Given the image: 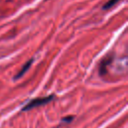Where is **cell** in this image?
Listing matches in <instances>:
<instances>
[{
  "mask_svg": "<svg viewBox=\"0 0 128 128\" xmlns=\"http://www.w3.org/2000/svg\"><path fill=\"white\" fill-rule=\"evenodd\" d=\"M120 0H109L106 4H104L103 5V7H102V9L103 10H107V9H110V8H112L115 4H117L118 2H119Z\"/></svg>",
  "mask_w": 128,
  "mask_h": 128,
  "instance_id": "277c9868",
  "label": "cell"
},
{
  "mask_svg": "<svg viewBox=\"0 0 128 128\" xmlns=\"http://www.w3.org/2000/svg\"><path fill=\"white\" fill-rule=\"evenodd\" d=\"M53 99H54V95H49V96H45V97H38V98L32 99L31 101H29V102L22 108V110H23V111H27V110L36 108V107H38V106L45 105V104L49 103L50 101H52Z\"/></svg>",
  "mask_w": 128,
  "mask_h": 128,
  "instance_id": "6da1fadb",
  "label": "cell"
},
{
  "mask_svg": "<svg viewBox=\"0 0 128 128\" xmlns=\"http://www.w3.org/2000/svg\"><path fill=\"white\" fill-rule=\"evenodd\" d=\"M33 61H34V59H30V60H28L23 66H22V68L19 70V72L14 76V80H17V79H19V78H21L28 70H29V68L31 67V65H32V63H33Z\"/></svg>",
  "mask_w": 128,
  "mask_h": 128,
  "instance_id": "3957f363",
  "label": "cell"
},
{
  "mask_svg": "<svg viewBox=\"0 0 128 128\" xmlns=\"http://www.w3.org/2000/svg\"><path fill=\"white\" fill-rule=\"evenodd\" d=\"M113 58H114L113 54L110 53L101 60L100 65H99V74H100V76H104L107 73V67L109 66V64H111V62L113 61Z\"/></svg>",
  "mask_w": 128,
  "mask_h": 128,
  "instance_id": "7a4b0ae2",
  "label": "cell"
},
{
  "mask_svg": "<svg viewBox=\"0 0 128 128\" xmlns=\"http://www.w3.org/2000/svg\"><path fill=\"white\" fill-rule=\"evenodd\" d=\"M72 118H73V117L70 116V117H68V118H64V119H62V121H66V122H67V121H71Z\"/></svg>",
  "mask_w": 128,
  "mask_h": 128,
  "instance_id": "5b68a950",
  "label": "cell"
}]
</instances>
